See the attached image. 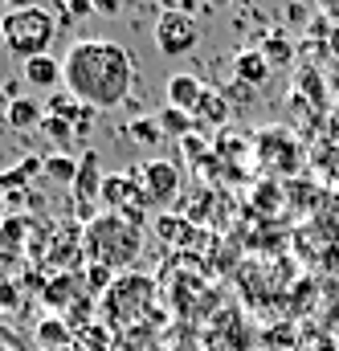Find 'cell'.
Returning a JSON list of instances; mask_svg holds the SVG:
<instances>
[{
  "label": "cell",
  "instance_id": "obj_1",
  "mask_svg": "<svg viewBox=\"0 0 339 351\" xmlns=\"http://www.w3.org/2000/svg\"><path fill=\"white\" fill-rule=\"evenodd\" d=\"M66 94H74L90 110H115L139 86V66L127 45L106 37H82L62 58Z\"/></svg>",
  "mask_w": 339,
  "mask_h": 351
},
{
  "label": "cell",
  "instance_id": "obj_2",
  "mask_svg": "<svg viewBox=\"0 0 339 351\" xmlns=\"http://www.w3.org/2000/svg\"><path fill=\"white\" fill-rule=\"evenodd\" d=\"M143 250V233L123 213H98L82 233V254L90 262H102L110 269H127Z\"/></svg>",
  "mask_w": 339,
  "mask_h": 351
},
{
  "label": "cell",
  "instance_id": "obj_3",
  "mask_svg": "<svg viewBox=\"0 0 339 351\" xmlns=\"http://www.w3.org/2000/svg\"><path fill=\"white\" fill-rule=\"evenodd\" d=\"M58 37V16L45 8V4H29V8H8L0 16V41L12 58L21 62H33L41 53H49Z\"/></svg>",
  "mask_w": 339,
  "mask_h": 351
},
{
  "label": "cell",
  "instance_id": "obj_4",
  "mask_svg": "<svg viewBox=\"0 0 339 351\" xmlns=\"http://www.w3.org/2000/svg\"><path fill=\"white\" fill-rule=\"evenodd\" d=\"M139 188H143V204L152 208H168L180 200V168L172 160H148L139 168H131Z\"/></svg>",
  "mask_w": 339,
  "mask_h": 351
},
{
  "label": "cell",
  "instance_id": "obj_5",
  "mask_svg": "<svg viewBox=\"0 0 339 351\" xmlns=\"http://www.w3.org/2000/svg\"><path fill=\"white\" fill-rule=\"evenodd\" d=\"M196 45H200V25H196V16L160 12V21H156V49H160L164 58H188Z\"/></svg>",
  "mask_w": 339,
  "mask_h": 351
},
{
  "label": "cell",
  "instance_id": "obj_6",
  "mask_svg": "<svg viewBox=\"0 0 339 351\" xmlns=\"http://www.w3.org/2000/svg\"><path fill=\"white\" fill-rule=\"evenodd\" d=\"M257 156H261L266 172H286V176H294L299 168H303L299 139H294L286 127H266V131H257Z\"/></svg>",
  "mask_w": 339,
  "mask_h": 351
},
{
  "label": "cell",
  "instance_id": "obj_7",
  "mask_svg": "<svg viewBox=\"0 0 339 351\" xmlns=\"http://www.w3.org/2000/svg\"><path fill=\"white\" fill-rule=\"evenodd\" d=\"M98 200L106 204V213H131V208H143V188H139L135 172H110L102 180Z\"/></svg>",
  "mask_w": 339,
  "mask_h": 351
},
{
  "label": "cell",
  "instance_id": "obj_8",
  "mask_svg": "<svg viewBox=\"0 0 339 351\" xmlns=\"http://www.w3.org/2000/svg\"><path fill=\"white\" fill-rule=\"evenodd\" d=\"M233 78L246 82L250 90H261L274 78V66L266 62V53H261L257 45H250V49H237V53H233Z\"/></svg>",
  "mask_w": 339,
  "mask_h": 351
},
{
  "label": "cell",
  "instance_id": "obj_9",
  "mask_svg": "<svg viewBox=\"0 0 339 351\" xmlns=\"http://www.w3.org/2000/svg\"><path fill=\"white\" fill-rule=\"evenodd\" d=\"M257 49L266 53V62H270L274 70H290V66L299 62V45H294V37H290L286 29H266Z\"/></svg>",
  "mask_w": 339,
  "mask_h": 351
},
{
  "label": "cell",
  "instance_id": "obj_10",
  "mask_svg": "<svg viewBox=\"0 0 339 351\" xmlns=\"http://www.w3.org/2000/svg\"><path fill=\"white\" fill-rule=\"evenodd\" d=\"M164 94H168V106L196 110V106H200V98H204L209 90H204V82H200L196 74H172L168 86H164Z\"/></svg>",
  "mask_w": 339,
  "mask_h": 351
},
{
  "label": "cell",
  "instance_id": "obj_11",
  "mask_svg": "<svg viewBox=\"0 0 339 351\" xmlns=\"http://www.w3.org/2000/svg\"><path fill=\"white\" fill-rule=\"evenodd\" d=\"M78 290H82V278H74L70 269H62V274H54V278L41 286V298H45L54 311H70L74 298H78Z\"/></svg>",
  "mask_w": 339,
  "mask_h": 351
},
{
  "label": "cell",
  "instance_id": "obj_12",
  "mask_svg": "<svg viewBox=\"0 0 339 351\" xmlns=\"http://www.w3.org/2000/svg\"><path fill=\"white\" fill-rule=\"evenodd\" d=\"M4 123H8L12 131H33V127H41V123H45V110H41V102H37V98L21 94V98H12V102L4 106Z\"/></svg>",
  "mask_w": 339,
  "mask_h": 351
},
{
  "label": "cell",
  "instance_id": "obj_13",
  "mask_svg": "<svg viewBox=\"0 0 339 351\" xmlns=\"http://www.w3.org/2000/svg\"><path fill=\"white\" fill-rule=\"evenodd\" d=\"M25 82L37 90H58L66 78H62V62L58 58H49V53H41V58H33V62H25Z\"/></svg>",
  "mask_w": 339,
  "mask_h": 351
},
{
  "label": "cell",
  "instance_id": "obj_14",
  "mask_svg": "<svg viewBox=\"0 0 339 351\" xmlns=\"http://www.w3.org/2000/svg\"><path fill=\"white\" fill-rule=\"evenodd\" d=\"M102 168H98V156L94 152H82V160H78V176H74V196L78 200H94V196H102Z\"/></svg>",
  "mask_w": 339,
  "mask_h": 351
},
{
  "label": "cell",
  "instance_id": "obj_15",
  "mask_svg": "<svg viewBox=\"0 0 339 351\" xmlns=\"http://www.w3.org/2000/svg\"><path fill=\"white\" fill-rule=\"evenodd\" d=\"M70 343H74V327H70V323H62L58 315L37 323V348H41V351H66Z\"/></svg>",
  "mask_w": 339,
  "mask_h": 351
},
{
  "label": "cell",
  "instance_id": "obj_16",
  "mask_svg": "<svg viewBox=\"0 0 339 351\" xmlns=\"http://www.w3.org/2000/svg\"><path fill=\"white\" fill-rule=\"evenodd\" d=\"M229 110H233V106H229V98H225V94H217V90H209V94L200 98V106L192 110V119H196V127H204V131H209V127H221V123L229 119Z\"/></svg>",
  "mask_w": 339,
  "mask_h": 351
},
{
  "label": "cell",
  "instance_id": "obj_17",
  "mask_svg": "<svg viewBox=\"0 0 339 351\" xmlns=\"http://www.w3.org/2000/svg\"><path fill=\"white\" fill-rule=\"evenodd\" d=\"M160 127H164V139H188L192 131H196V119H192V110H180V106H164L160 110Z\"/></svg>",
  "mask_w": 339,
  "mask_h": 351
},
{
  "label": "cell",
  "instance_id": "obj_18",
  "mask_svg": "<svg viewBox=\"0 0 339 351\" xmlns=\"http://www.w3.org/2000/svg\"><path fill=\"white\" fill-rule=\"evenodd\" d=\"M156 233H160L168 245H184V241H192L196 225H192L188 217H172V213H164V217L156 221Z\"/></svg>",
  "mask_w": 339,
  "mask_h": 351
},
{
  "label": "cell",
  "instance_id": "obj_19",
  "mask_svg": "<svg viewBox=\"0 0 339 351\" xmlns=\"http://www.w3.org/2000/svg\"><path fill=\"white\" fill-rule=\"evenodd\" d=\"M82 286H86V294H90V298H102V294L115 286V269H110V265H102V262H86L82 265Z\"/></svg>",
  "mask_w": 339,
  "mask_h": 351
},
{
  "label": "cell",
  "instance_id": "obj_20",
  "mask_svg": "<svg viewBox=\"0 0 339 351\" xmlns=\"http://www.w3.org/2000/svg\"><path fill=\"white\" fill-rule=\"evenodd\" d=\"M41 135H49V139H54V147H70V143L78 139V127H74V123H66V119H54V114H45V123H41Z\"/></svg>",
  "mask_w": 339,
  "mask_h": 351
},
{
  "label": "cell",
  "instance_id": "obj_21",
  "mask_svg": "<svg viewBox=\"0 0 339 351\" xmlns=\"http://www.w3.org/2000/svg\"><path fill=\"white\" fill-rule=\"evenodd\" d=\"M127 135H131L135 143H143V147H156V143L164 139V127H160V119H135V123L127 127Z\"/></svg>",
  "mask_w": 339,
  "mask_h": 351
},
{
  "label": "cell",
  "instance_id": "obj_22",
  "mask_svg": "<svg viewBox=\"0 0 339 351\" xmlns=\"http://www.w3.org/2000/svg\"><path fill=\"white\" fill-rule=\"evenodd\" d=\"M41 172L49 176V180H58V184H74V176H78V160H74V156H49Z\"/></svg>",
  "mask_w": 339,
  "mask_h": 351
},
{
  "label": "cell",
  "instance_id": "obj_23",
  "mask_svg": "<svg viewBox=\"0 0 339 351\" xmlns=\"http://www.w3.org/2000/svg\"><path fill=\"white\" fill-rule=\"evenodd\" d=\"M303 86H307V94H311V106H315V110H323V106H327V94H323V82H319V70L303 66V74H299L294 90H303Z\"/></svg>",
  "mask_w": 339,
  "mask_h": 351
},
{
  "label": "cell",
  "instance_id": "obj_24",
  "mask_svg": "<svg viewBox=\"0 0 339 351\" xmlns=\"http://www.w3.org/2000/svg\"><path fill=\"white\" fill-rule=\"evenodd\" d=\"M160 4V12H184V16H196L204 4L200 0H156Z\"/></svg>",
  "mask_w": 339,
  "mask_h": 351
},
{
  "label": "cell",
  "instance_id": "obj_25",
  "mask_svg": "<svg viewBox=\"0 0 339 351\" xmlns=\"http://www.w3.org/2000/svg\"><path fill=\"white\" fill-rule=\"evenodd\" d=\"M62 4H66V16H70V21L94 16V0H62Z\"/></svg>",
  "mask_w": 339,
  "mask_h": 351
},
{
  "label": "cell",
  "instance_id": "obj_26",
  "mask_svg": "<svg viewBox=\"0 0 339 351\" xmlns=\"http://www.w3.org/2000/svg\"><path fill=\"white\" fill-rule=\"evenodd\" d=\"M225 98H229V106H250L254 90L246 86V82H237V78H233V86H229V94H225Z\"/></svg>",
  "mask_w": 339,
  "mask_h": 351
},
{
  "label": "cell",
  "instance_id": "obj_27",
  "mask_svg": "<svg viewBox=\"0 0 339 351\" xmlns=\"http://www.w3.org/2000/svg\"><path fill=\"white\" fill-rule=\"evenodd\" d=\"M127 4H135V0H94V16H119Z\"/></svg>",
  "mask_w": 339,
  "mask_h": 351
},
{
  "label": "cell",
  "instance_id": "obj_28",
  "mask_svg": "<svg viewBox=\"0 0 339 351\" xmlns=\"http://www.w3.org/2000/svg\"><path fill=\"white\" fill-rule=\"evenodd\" d=\"M319 33H323V45L331 49V58H339V25H327V21H323Z\"/></svg>",
  "mask_w": 339,
  "mask_h": 351
},
{
  "label": "cell",
  "instance_id": "obj_29",
  "mask_svg": "<svg viewBox=\"0 0 339 351\" xmlns=\"http://www.w3.org/2000/svg\"><path fill=\"white\" fill-rule=\"evenodd\" d=\"M315 8L327 25H339V0H315Z\"/></svg>",
  "mask_w": 339,
  "mask_h": 351
},
{
  "label": "cell",
  "instance_id": "obj_30",
  "mask_svg": "<svg viewBox=\"0 0 339 351\" xmlns=\"http://www.w3.org/2000/svg\"><path fill=\"white\" fill-rule=\"evenodd\" d=\"M0 4H4V12L8 8H29V0H0Z\"/></svg>",
  "mask_w": 339,
  "mask_h": 351
},
{
  "label": "cell",
  "instance_id": "obj_31",
  "mask_svg": "<svg viewBox=\"0 0 339 351\" xmlns=\"http://www.w3.org/2000/svg\"><path fill=\"white\" fill-rule=\"evenodd\" d=\"M225 4H233V8H246V4H254V0H225Z\"/></svg>",
  "mask_w": 339,
  "mask_h": 351
},
{
  "label": "cell",
  "instance_id": "obj_32",
  "mask_svg": "<svg viewBox=\"0 0 339 351\" xmlns=\"http://www.w3.org/2000/svg\"><path fill=\"white\" fill-rule=\"evenodd\" d=\"M331 188H336V192H339V172H336V176H331Z\"/></svg>",
  "mask_w": 339,
  "mask_h": 351
},
{
  "label": "cell",
  "instance_id": "obj_33",
  "mask_svg": "<svg viewBox=\"0 0 339 351\" xmlns=\"http://www.w3.org/2000/svg\"><path fill=\"white\" fill-rule=\"evenodd\" d=\"M0 351H12V348H0Z\"/></svg>",
  "mask_w": 339,
  "mask_h": 351
}]
</instances>
